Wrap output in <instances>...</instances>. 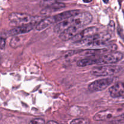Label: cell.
Instances as JSON below:
<instances>
[{
	"instance_id": "20",
	"label": "cell",
	"mask_w": 124,
	"mask_h": 124,
	"mask_svg": "<svg viewBox=\"0 0 124 124\" xmlns=\"http://www.w3.org/2000/svg\"><path fill=\"white\" fill-rule=\"evenodd\" d=\"M46 124H59L54 121H48V122H47Z\"/></svg>"
},
{
	"instance_id": "26",
	"label": "cell",
	"mask_w": 124,
	"mask_h": 124,
	"mask_svg": "<svg viewBox=\"0 0 124 124\" xmlns=\"http://www.w3.org/2000/svg\"></svg>"
},
{
	"instance_id": "21",
	"label": "cell",
	"mask_w": 124,
	"mask_h": 124,
	"mask_svg": "<svg viewBox=\"0 0 124 124\" xmlns=\"http://www.w3.org/2000/svg\"><path fill=\"white\" fill-rule=\"evenodd\" d=\"M92 1H93V0H83L84 2H85V3H88V2H92Z\"/></svg>"
},
{
	"instance_id": "19",
	"label": "cell",
	"mask_w": 124,
	"mask_h": 124,
	"mask_svg": "<svg viewBox=\"0 0 124 124\" xmlns=\"http://www.w3.org/2000/svg\"><path fill=\"white\" fill-rule=\"evenodd\" d=\"M1 43H0V47H1V50H4L6 47V41L4 38H1Z\"/></svg>"
},
{
	"instance_id": "6",
	"label": "cell",
	"mask_w": 124,
	"mask_h": 124,
	"mask_svg": "<svg viewBox=\"0 0 124 124\" xmlns=\"http://www.w3.org/2000/svg\"><path fill=\"white\" fill-rule=\"evenodd\" d=\"M113 82V78H112L100 79L91 83L88 85V90L91 92L102 91L109 87Z\"/></svg>"
},
{
	"instance_id": "12",
	"label": "cell",
	"mask_w": 124,
	"mask_h": 124,
	"mask_svg": "<svg viewBox=\"0 0 124 124\" xmlns=\"http://www.w3.org/2000/svg\"><path fill=\"white\" fill-rule=\"evenodd\" d=\"M35 24H27L17 26L8 31V34L12 36H18L21 34L27 33L33 29Z\"/></svg>"
},
{
	"instance_id": "16",
	"label": "cell",
	"mask_w": 124,
	"mask_h": 124,
	"mask_svg": "<svg viewBox=\"0 0 124 124\" xmlns=\"http://www.w3.org/2000/svg\"><path fill=\"white\" fill-rule=\"evenodd\" d=\"M94 64H96V63L95 58H93V56L81 59L78 61L77 62L78 66L81 67L90 66V65H94Z\"/></svg>"
},
{
	"instance_id": "11",
	"label": "cell",
	"mask_w": 124,
	"mask_h": 124,
	"mask_svg": "<svg viewBox=\"0 0 124 124\" xmlns=\"http://www.w3.org/2000/svg\"><path fill=\"white\" fill-rule=\"evenodd\" d=\"M80 29L76 27L75 26H71L61 33L59 35V38L64 41H69V40L72 39L78 33V30Z\"/></svg>"
},
{
	"instance_id": "25",
	"label": "cell",
	"mask_w": 124,
	"mask_h": 124,
	"mask_svg": "<svg viewBox=\"0 0 124 124\" xmlns=\"http://www.w3.org/2000/svg\"><path fill=\"white\" fill-rule=\"evenodd\" d=\"M123 106H124V104H123Z\"/></svg>"
},
{
	"instance_id": "8",
	"label": "cell",
	"mask_w": 124,
	"mask_h": 124,
	"mask_svg": "<svg viewBox=\"0 0 124 124\" xmlns=\"http://www.w3.org/2000/svg\"><path fill=\"white\" fill-rule=\"evenodd\" d=\"M115 48H112V47H107V48H93V49H87L84 50H81L79 54L81 56L88 57H93L96 55H102V54H104L106 53L113 52V50H115Z\"/></svg>"
},
{
	"instance_id": "17",
	"label": "cell",
	"mask_w": 124,
	"mask_h": 124,
	"mask_svg": "<svg viewBox=\"0 0 124 124\" xmlns=\"http://www.w3.org/2000/svg\"><path fill=\"white\" fill-rule=\"evenodd\" d=\"M90 120L86 118H78L72 120L70 124H90Z\"/></svg>"
},
{
	"instance_id": "18",
	"label": "cell",
	"mask_w": 124,
	"mask_h": 124,
	"mask_svg": "<svg viewBox=\"0 0 124 124\" xmlns=\"http://www.w3.org/2000/svg\"><path fill=\"white\" fill-rule=\"evenodd\" d=\"M29 124H46V122L42 118H35L31 120Z\"/></svg>"
},
{
	"instance_id": "15",
	"label": "cell",
	"mask_w": 124,
	"mask_h": 124,
	"mask_svg": "<svg viewBox=\"0 0 124 124\" xmlns=\"http://www.w3.org/2000/svg\"><path fill=\"white\" fill-rule=\"evenodd\" d=\"M25 39V37L23 36H14L11 39L10 42V46L12 48H18L19 46H22L24 43V41Z\"/></svg>"
},
{
	"instance_id": "4",
	"label": "cell",
	"mask_w": 124,
	"mask_h": 124,
	"mask_svg": "<svg viewBox=\"0 0 124 124\" xmlns=\"http://www.w3.org/2000/svg\"><path fill=\"white\" fill-rule=\"evenodd\" d=\"M92 19L93 16L90 13L87 12H80L76 15L70 18L71 26H75L80 29L89 24Z\"/></svg>"
},
{
	"instance_id": "22",
	"label": "cell",
	"mask_w": 124,
	"mask_h": 124,
	"mask_svg": "<svg viewBox=\"0 0 124 124\" xmlns=\"http://www.w3.org/2000/svg\"><path fill=\"white\" fill-rule=\"evenodd\" d=\"M103 1H104V2H105V3H108V2H109V0H103Z\"/></svg>"
},
{
	"instance_id": "24",
	"label": "cell",
	"mask_w": 124,
	"mask_h": 124,
	"mask_svg": "<svg viewBox=\"0 0 124 124\" xmlns=\"http://www.w3.org/2000/svg\"><path fill=\"white\" fill-rule=\"evenodd\" d=\"M59 1H67V0H59Z\"/></svg>"
},
{
	"instance_id": "10",
	"label": "cell",
	"mask_w": 124,
	"mask_h": 124,
	"mask_svg": "<svg viewBox=\"0 0 124 124\" xmlns=\"http://www.w3.org/2000/svg\"><path fill=\"white\" fill-rule=\"evenodd\" d=\"M81 10H69L65 11V12L61 13L59 14L53 16V19L54 21V23H61L64 20L69 19L74 16L76 15L77 14L79 13Z\"/></svg>"
},
{
	"instance_id": "2",
	"label": "cell",
	"mask_w": 124,
	"mask_h": 124,
	"mask_svg": "<svg viewBox=\"0 0 124 124\" xmlns=\"http://www.w3.org/2000/svg\"><path fill=\"white\" fill-rule=\"evenodd\" d=\"M124 71V67L119 65H102L92 69L91 73L96 76H109Z\"/></svg>"
},
{
	"instance_id": "9",
	"label": "cell",
	"mask_w": 124,
	"mask_h": 124,
	"mask_svg": "<svg viewBox=\"0 0 124 124\" xmlns=\"http://www.w3.org/2000/svg\"><path fill=\"white\" fill-rule=\"evenodd\" d=\"M110 96L113 98H121L124 96V82H119L109 88Z\"/></svg>"
},
{
	"instance_id": "3",
	"label": "cell",
	"mask_w": 124,
	"mask_h": 124,
	"mask_svg": "<svg viewBox=\"0 0 124 124\" xmlns=\"http://www.w3.org/2000/svg\"><path fill=\"white\" fill-rule=\"evenodd\" d=\"M124 58V54L121 52H110L95 58L97 65H109L121 61Z\"/></svg>"
},
{
	"instance_id": "1",
	"label": "cell",
	"mask_w": 124,
	"mask_h": 124,
	"mask_svg": "<svg viewBox=\"0 0 124 124\" xmlns=\"http://www.w3.org/2000/svg\"><path fill=\"white\" fill-rule=\"evenodd\" d=\"M40 18H41L38 16H33L26 13L18 12H13L8 16V19L10 23L17 26L27 24H35L39 21Z\"/></svg>"
},
{
	"instance_id": "23",
	"label": "cell",
	"mask_w": 124,
	"mask_h": 124,
	"mask_svg": "<svg viewBox=\"0 0 124 124\" xmlns=\"http://www.w3.org/2000/svg\"><path fill=\"white\" fill-rule=\"evenodd\" d=\"M121 118L122 119H124V114H123V115H121Z\"/></svg>"
},
{
	"instance_id": "14",
	"label": "cell",
	"mask_w": 124,
	"mask_h": 124,
	"mask_svg": "<svg viewBox=\"0 0 124 124\" xmlns=\"http://www.w3.org/2000/svg\"><path fill=\"white\" fill-rule=\"evenodd\" d=\"M53 23H54V21H53V17H47V18H44V19H41L39 22L38 23L37 25H36V29L38 31H41V30L46 29L47 27L52 25Z\"/></svg>"
},
{
	"instance_id": "13",
	"label": "cell",
	"mask_w": 124,
	"mask_h": 124,
	"mask_svg": "<svg viewBox=\"0 0 124 124\" xmlns=\"http://www.w3.org/2000/svg\"><path fill=\"white\" fill-rule=\"evenodd\" d=\"M115 116L111 110H104L97 113L93 117V119L96 121H104L111 119Z\"/></svg>"
},
{
	"instance_id": "7",
	"label": "cell",
	"mask_w": 124,
	"mask_h": 124,
	"mask_svg": "<svg viewBox=\"0 0 124 124\" xmlns=\"http://www.w3.org/2000/svg\"><path fill=\"white\" fill-rule=\"evenodd\" d=\"M98 31V28L96 27H90L87 29H84L81 32L78 33L73 38L71 39L73 42L76 43V42L81 41L85 39L88 38L93 35H96L97 33V31Z\"/></svg>"
},
{
	"instance_id": "5",
	"label": "cell",
	"mask_w": 124,
	"mask_h": 124,
	"mask_svg": "<svg viewBox=\"0 0 124 124\" xmlns=\"http://www.w3.org/2000/svg\"><path fill=\"white\" fill-rule=\"evenodd\" d=\"M42 4V6L46 7L41 10V13L42 15L52 13L65 7V4L63 2H57L56 0H44Z\"/></svg>"
}]
</instances>
